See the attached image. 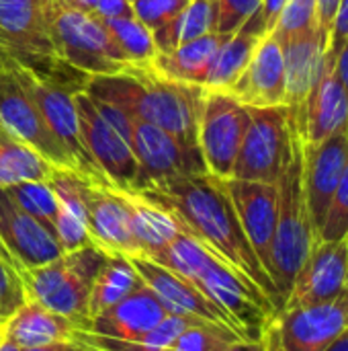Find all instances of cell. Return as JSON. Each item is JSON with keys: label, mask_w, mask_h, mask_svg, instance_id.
Listing matches in <instances>:
<instances>
[{"label": "cell", "mask_w": 348, "mask_h": 351, "mask_svg": "<svg viewBox=\"0 0 348 351\" xmlns=\"http://www.w3.org/2000/svg\"><path fill=\"white\" fill-rule=\"evenodd\" d=\"M137 195L166 210L183 232L250 280L273 302L275 311H281L273 280L252 251L222 179L209 173L183 175L148 191H139Z\"/></svg>", "instance_id": "obj_1"}, {"label": "cell", "mask_w": 348, "mask_h": 351, "mask_svg": "<svg viewBox=\"0 0 348 351\" xmlns=\"http://www.w3.org/2000/svg\"><path fill=\"white\" fill-rule=\"evenodd\" d=\"M84 93L121 109L131 119L158 125L180 144L199 150L197 125L203 101L201 86L164 80L152 72V68H137L125 74L92 76Z\"/></svg>", "instance_id": "obj_2"}, {"label": "cell", "mask_w": 348, "mask_h": 351, "mask_svg": "<svg viewBox=\"0 0 348 351\" xmlns=\"http://www.w3.org/2000/svg\"><path fill=\"white\" fill-rule=\"evenodd\" d=\"M45 8L41 0H0V72L27 70L80 93L88 78L59 58Z\"/></svg>", "instance_id": "obj_3"}, {"label": "cell", "mask_w": 348, "mask_h": 351, "mask_svg": "<svg viewBox=\"0 0 348 351\" xmlns=\"http://www.w3.org/2000/svg\"><path fill=\"white\" fill-rule=\"evenodd\" d=\"M314 239L316 234L304 189V140L295 130L291 158L277 181V228L271 255V280L279 294L281 308Z\"/></svg>", "instance_id": "obj_4"}, {"label": "cell", "mask_w": 348, "mask_h": 351, "mask_svg": "<svg viewBox=\"0 0 348 351\" xmlns=\"http://www.w3.org/2000/svg\"><path fill=\"white\" fill-rule=\"evenodd\" d=\"M107 257L109 255L98 247H84L64 253L39 269H25L18 265V274L29 300L70 319L78 331H86L90 325V290Z\"/></svg>", "instance_id": "obj_5"}, {"label": "cell", "mask_w": 348, "mask_h": 351, "mask_svg": "<svg viewBox=\"0 0 348 351\" xmlns=\"http://www.w3.org/2000/svg\"><path fill=\"white\" fill-rule=\"evenodd\" d=\"M45 10L57 53L72 70L86 78L137 70L117 47L98 16L74 10L59 0H49Z\"/></svg>", "instance_id": "obj_6"}, {"label": "cell", "mask_w": 348, "mask_h": 351, "mask_svg": "<svg viewBox=\"0 0 348 351\" xmlns=\"http://www.w3.org/2000/svg\"><path fill=\"white\" fill-rule=\"evenodd\" d=\"M74 105L92 160L115 189L133 193L137 160L131 150V119L121 109L96 101L84 90L74 95Z\"/></svg>", "instance_id": "obj_7"}, {"label": "cell", "mask_w": 348, "mask_h": 351, "mask_svg": "<svg viewBox=\"0 0 348 351\" xmlns=\"http://www.w3.org/2000/svg\"><path fill=\"white\" fill-rule=\"evenodd\" d=\"M295 125L285 105L250 107V125L242 140L232 179L277 185L291 158Z\"/></svg>", "instance_id": "obj_8"}, {"label": "cell", "mask_w": 348, "mask_h": 351, "mask_svg": "<svg viewBox=\"0 0 348 351\" xmlns=\"http://www.w3.org/2000/svg\"><path fill=\"white\" fill-rule=\"evenodd\" d=\"M348 325V286L332 300L277 311L263 327L265 351H326Z\"/></svg>", "instance_id": "obj_9"}, {"label": "cell", "mask_w": 348, "mask_h": 351, "mask_svg": "<svg viewBox=\"0 0 348 351\" xmlns=\"http://www.w3.org/2000/svg\"><path fill=\"white\" fill-rule=\"evenodd\" d=\"M10 74L16 78L21 88L31 97V101L37 105L43 119L47 121V125L51 128L55 138L62 142V146L70 154L76 175L80 179H84L86 183H92L98 187H113L109 183V179L105 177V173L98 169V165L92 160V156L84 144L78 111L74 105L76 93L62 84L45 80L33 72H27V70H16Z\"/></svg>", "instance_id": "obj_10"}, {"label": "cell", "mask_w": 348, "mask_h": 351, "mask_svg": "<svg viewBox=\"0 0 348 351\" xmlns=\"http://www.w3.org/2000/svg\"><path fill=\"white\" fill-rule=\"evenodd\" d=\"M250 125V107L222 90H205L199 111L197 144L209 175L232 179L234 165Z\"/></svg>", "instance_id": "obj_11"}, {"label": "cell", "mask_w": 348, "mask_h": 351, "mask_svg": "<svg viewBox=\"0 0 348 351\" xmlns=\"http://www.w3.org/2000/svg\"><path fill=\"white\" fill-rule=\"evenodd\" d=\"M131 150L137 160L133 193L148 191L183 175L207 173L199 150L180 144L174 136L148 121L131 119Z\"/></svg>", "instance_id": "obj_12"}, {"label": "cell", "mask_w": 348, "mask_h": 351, "mask_svg": "<svg viewBox=\"0 0 348 351\" xmlns=\"http://www.w3.org/2000/svg\"><path fill=\"white\" fill-rule=\"evenodd\" d=\"M0 123L53 169L76 175L70 154L10 72H0Z\"/></svg>", "instance_id": "obj_13"}, {"label": "cell", "mask_w": 348, "mask_h": 351, "mask_svg": "<svg viewBox=\"0 0 348 351\" xmlns=\"http://www.w3.org/2000/svg\"><path fill=\"white\" fill-rule=\"evenodd\" d=\"M80 193L92 245L107 255L142 257V249L131 228L127 193L115 187H98L84 179L80 181Z\"/></svg>", "instance_id": "obj_14"}, {"label": "cell", "mask_w": 348, "mask_h": 351, "mask_svg": "<svg viewBox=\"0 0 348 351\" xmlns=\"http://www.w3.org/2000/svg\"><path fill=\"white\" fill-rule=\"evenodd\" d=\"M348 286V241L314 239L283 308H297L336 298Z\"/></svg>", "instance_id": "obj_15"}, {"label": "cell", "mask_w": 348, "mask_h": 351, "mask_svg": "<svg viewBox=\"0 0 348 351\" xmlns=\"http://www.w3.org/2000/svg\"><path fill=\"white\" fill-rule=\"evenodd\" d=\"M347 162L348 132L334 134L320 144H304V189L316 239Z\"/></svg>", "instance_id": "obj_16"}, {"label": "cell", "mask_w": 348, "mask_h": 351, "mask_svg": "<svg viewBox=\"0 0 348 351\" xmlns=\"http://www.w3.org/2000/svg\"><path fill=\"white\" fill-rule=\"evenodd\" d=\"M224 187L252 251L271 278V255L277 228V185L226 179Z\"/></svg>", "instance_id": "obj_17"}, {"label": "cell", "mask_w": 348, "mask_h": 351, "mask_svg": "<svg viewBox=\"0 0 348 351\" xmlns=\"http://www.w3.org/2000/svg\"><path fill=\"white\" fill-rule=\"evenodd\" d=\"M127 259L131 261V265L137 271V276L142 278V282L160 298V302L166 306V311L170 315L195 317L205 323L226 327L244 339V335L238 331L234 321L219 306H215L203 292H199L191 282H187L185 278L172 274L170 269H166L146 257H127Z\"/></svg>", "instance_id": "obj_18"}, {"label": "cell", "mask_w": 348, "mask_h": 351, "mask_svg": "<svg viewBox=\"0 0 348 351\" xmlns=\"http://www.w3.org/2000/svg\"><path fill=\"white\" fill-rule=\"evenodd\" d=\"M289 113L304 144H320L334 134L348 132V95L332 64H326L302 109Z\"/></svg>", "instance_id": "obj_19"}, {"label": "cell", "mask_w": 348, "mask_h": 351, "mask_svg": "<svg viewBox=\"0 0 348 351\" xmlns=\"http://www.w3.org/2000/svg\"><path fill=\"white\" fill-rule=\"evenodd\" d=\"M0 243L25 269H39L64 255L51 226L18 210L0 189Z\"/></svg>", "instance_id": "obj_20"}, {"label": "cell", "mask_w": 348, "mask_h": 351, "mask_svg": "<svg viewBox=\"0 0 348 351\" xmlns=\"http://www.w3.org/2000/svg\"><path fill=\"white\" fill-rule=\"evenodd\" d=\"M246 107H281L285 105V64L281 43L273 35H265L246 70L226 90Z\"/></svg>", "instance_id": "obj_21"}, {"label": "cell", "mask_w": 348, "mask_h": 351, "mask_svg": "<svg viewBox=\"0 0 348 351\" xmlns=\"http://www.w3.org/2000/svg\"><path fill=\"white\" fill-rule=\"evenodd\" d=\"M168 315L170 313L160 298L146 284H142L121 302L94 317L84 333L113 341H139Z\"/></svg>", "instance_id": "obj_22"}, {"label": "cell", "mask_w": 348, "mask_h": 351, "mask_svg": "<svg viewBox=\"0 0 348 351\" xmlns=\"http://www.w3.org/2000/svg\"><path fill=\"white\" fill-rule=\"evenodd\" d=\"M330 33L322 27L281 41L285 64V107L299 111L326 68Z\"/></svg>", "instance_id": "obj_23"}, {"label": "cell", "mask_w": 348, "mask_h": 351, "mask_svg": "<svg viewBox=\"0 0 348 351\" xmlns=\"http://www.w3.org/2000/svg\"><path fill=\"white\" fill-rule=\"evenodd\" d=\"M230 37L232 35H222V33L199 37L195 41L178 45L168 53H158L150 68L164 80L203 88L219 47Z\"/></svg>", "instance_id": "obj_24"}, {"label": "cell", "mask_w": 348, "mask_h": 351, "mask_svg": "<svg viewBox=\"0 0 348 351\" xmlns=\"http://www.w3.org/2000/svg\"><path fill=\"white\" fill-rule=\"evenodd\" d=\"M76 333L78 327L70 319L33 300L25 302L6 323V339L21 350L70 343L76 339Z\"/></svg>", "instance_id": "obj_25"}, {"label": "cell", "mask_w": 348, "mask_h": 351, "mask_svg": "<svg viewBox=\"0 0 348 351\" xmlns=\"http://www.w3.org/2000/svg\"><path fill=\"white\" fill-rule=\"evenodd\" d=\"M80 177L66 171H53L49 185L57 197V216L53 222L55 239L64 253L94 247L86 226V210L80 193Z\"/></svg>", "instance_id": "obj_26"}, {"label": "cell", "mask_w": 348, "mask_h": 351, "mask_svg": "<svg viewBox=\"0 0 348 351\" xmlns=\"http://www.w3.org/2000/svg\"><path fill=\"white\" fill-rule=\"evenodd\" d=\"M131 228L142 249V257L154 261L180 232L176 220L160 206L144 199L137 193H127Z\"/></svg>", "instance_id": "obj_27"}, {"label": "cell", "mask_w": 348, "mask_h": 351, "mask_svg": "<svg viewBox=\"0 0 348 351\" xmlns=\"http://www.w3.org/2000/svg\"><path fill=\"white\" fill-rule=\"evenodd\" d=\"M217 33V0H189L187 8L164 27L156 29L154 43L158 53H168L178 45Z\"/></svg>", "instance_id": "obj_28"}, {"label": "cell", "mask_w": 348, "mask_h": 351, "mask_svg": "<svg viewBox=\"0 0 348 351\" xmlns=\"http://www.w3.org/2000/svg\"><path fill=\"white\" fill-rule=\"evenodd\" d=\"M53 167L0 123V187L49 183Z\"/></svg>", "instance_id": "obj_29"}, {"label": "cell", "mask_w": 348, "mask_h": 351, "mask_svg": "<svg viewBox=\"0 0 348 351\" xmlns=\"http://www.w3.org/2000/svg\"><path fill=\"white\" fill-rule=\"evenodd\" d=\"M142 278L133 269L131 261L123 255H109L98 269L90 298H88V317L90 321L105 313L107 308L121 302L125 296L135 292L142 286Z\"/></svg>", "instance_id": "obj_30"}, {"label": "cell", "mask_w": 348, "mask_h": 351, "mask_svg": "<svg viewBox=\"0 0 348 351\" xmlns=\"http://www.w3.org/2000/svg\"><path fill=\"white\" fill-rule=\"evenodd\" d=\"M260 39L263 37H258L256 33L246 31V29H240L238 33H234L219 47L203 88L226 93L240 78V74L246 70V66H248V62H250Z\"/></svg>", "instance_id": "obj_31"}, {"label": "cell", "mask_w": 348, "mask_h": 351, "mask_svg": "<svg viewBox=\"0 0 348 351\" xmlns=\"http://www.w3.org/2000/svg\"><path fill=\"white\" fill-rule=\"evenodd\" d=\"M107 31L111 33L117 47L135 68H150L158 56V47L154 43L152 31L139 23L135 16H117V19H101Z\"/></svg>", "instance_id": "obj_32"}, {"label": "cell", "mask_w": 348, "mask_h": 351, "mask_svg": "<svg viewBox=\"0 0 348 351\" xmlns=\"http://www.w3.org/2000/svg\"><path fill=\"white\" fill-rule=\"evenodd\" d=\"M0 189L18 210L53 228L57 216V197L49 183H18Z\"/></svg>", "instance_id": "obj_33"}, {"label": "cell", "mask_w": 348, "mask_h": 351, "mask_svg": "<svg viewBox=\"0 0 348 351\" xmlns=\"http://www.w3.org/2000/svg\"><path fill=\"white\" fill-rule=\"evenodd\" d=\"M246 341L238 333L211 323L189 327L166 351H230L236 343Z\"/></svg>", "instance_id": "obj_34"}, {"label": "cell", "mask_w": 348, "mask_h": 351, "mask_svg": "<svg viewBox=\"0 0 348 351\" xmlns=\"http://www.w3.org/2000/svg\"><path fill=\"white\" fill-rule=\"evenodd\" d=\"M25 302H29V296L18 274V263L0 243V325H6Z\"/></svg>", "instance_id": "obj_35"}, {"label": "cell", "mask_w": 348, "mask_h": 351, "mask_svg": "<svg viewBox=\"0 0 348 351\" xmlns=\"http://www.w3.org/2000/svg\"><path fill=\"white\" fill-rule=\"evenodd\" d=\"M316 27H320L318 25V0H287L277 21V27L271 35L281 43L293 35L312 31Z\"/></svg>", "instance_id": "obj_36"}, {"label": "cell", "mask_w": 348, "mask_h": 351, "mask_svg": "<svg viewBox=\"0 0 348 351\" xmlns=\"http://www.w3.org/2000/svg\"><path fill=\"white\" fill-rule=\"evenodd\" d=\"M318 239L320 241H347L348 239V162L340 177V183L330 199Z\"/></svg>", "instance_id": "obj_37"}, {"label": "cell", "mask_w": 348, "mask_h": 351, "mask_svg": "<svg viewBox=\"0 0 348 351\" xmlns=\"http://www.w3.org/2000/svg\"><path fill=\"white\" fill-rule=\"evenodd\" d=\"M133 16L144 23L152 33L166 23L174 21L189 4V0H135Z\"/></svg>", "instance_id": "obj_38"}, {"label": "cell", "mask_w": 348, "mask_h": 351, "mask_svg": "<svg viewBox=\"0 0 348 351\" xmlns=\"http://www.w3.org/2000/svg\"><path fill=\"white\" fill-rule=\"evenodd\" d=\"M263 0H217V33H238L260 8Z\"/></svg>", "instance_id": "obj_39"}, {"label": "cell", "mask_w": 348, "mask_h": 351, "mask_svg": "<svg viewBox=\"0 0 348 351\" xmlns=\"http://www.w3.org/2000/svg\"><path fill=\"white\" fill-rule=\"evenodd\" d=\"M348 41V0H340L332 27H330V39H328V51H326V64L334 66V60L338 51Z\"/></svg>", "instance_id": "obj_40"}, {"label": "cell", "mask_w": 348, "mask_h": 351, "mask_svg": "<svg viewBox=\"0 0 348 351\" xmlns=\"http://www.w3.org/2000/svg\"><path fill=\"white\" fill-rule=\"evenodd\" d=\"M287 0H263L260 8L256 10V19L265 31V35H271L277 27V21L285 8Z\"/></svg>", "instance_id": "obj_41"}, {"label": "cell", "mask_w": 348, "mask_h": 351, "mask_svg": "<svg viewBox=\"0 0 348 351\" xmlns=\"http://www.w3.org/2000/svg\"><path fill=\"white\" fill-rule=\"evenodd\" d=\"M94 16H98V19L133 16V4L129 0H96Z\"/></svg>", "instance_id": "obj_42"}, {"label": "cell", "mask_w": 348, "mask_h": 351, "mask_svg": "<svg viewBox=\"0 0 348 351\" xmlns=\"http://www.w3.org/2000/svg\"><path fill=\"white\" fill-rule=\"evenodd\" d=\"M334 72H336L338 80L343 82V86H345L348 95V41L345 43V47L338 51L336 60H334Z\"/></svg>", "instance_id": "obj_43"}, {"label": "cell", "mask_w": 348, "mask_h": 351, "mask_svg": "<svg viewBox=\"0 0 348 351\" xmlns=\"http://www.w3.org/2000/svg\"><path fill=\"white\" fill-rule=\"evenodd\" d=\"M23 351H96L80 341H70V343H55V346H47V348H35V350H23Z\"/></svg>", "instance_id": "obj_44"}, {"label": "cell", "mask_w": 348, "mask_h": 351, "mask_svg": "<svg viewBox=\"0 0 348 351\" xmlns=\"http://www.w3.org/2000/svg\"><path fill=\"white\" fill-rule=\"evenodd\" d=\"M59 2L66 4V6H70V8H74V10L94 14V4H96V0H59Z\"/></svg>", "instance_id": "obj_45"}, {"label": "cell", "mask_w": 348, "mask_h": 351, "mask_svg": "<svg viewBox=\"0 0 348 351\" xmlns=\"http://www.w3.org/2000/svg\"><path fill=\"white\" fill-rule=\"evenodd\" d=\"M326 351H348V325L345 327V331L334 339V343Z\"/></svg>", "instance_id": "obj_46"}, {"label": "cell", "mask_w": 348, "mask_h": 351, "mask_svg": "<svg viewBox=\"0 0 348 351\" xmlns=\"http://www.w3.org/2000/svg\"><path fill=\"white\" fill-rule=\"evenodd\" d=\"M230 351H265L263 350V343L260 341H240L236 343Z\"/></svg>", "instance_id": "obj_47"}, {"label": "cell", "mask_w": 348, "mask_h": 351, "mask_svg": "<svg viewBox=\"0 0 348 351\" xmlns=\"http://www.w3.org/2000/svg\"><path fill=\"white\" fill-rule=\"evenodd\" d=\"M0 351H23L21 348H16L14 343H10L8 339H4L2 341V346H0Z\"/></svg>", "instance_id": "obj_48"}, {"label": "cell", "mask_w": 348, "mask_h": 351, "mask_svg": "<svg viewBox=\"0 0 348 351\" xmlns=\"http://www.w3.org/2000/svg\"><path fill=\"white\" fill-rule=\"evenodd\" d=\"M4 339H6V325H0V346Z\"/></svg>", "instance_id": "obj_49"}, {"label": "cell", "mask_w": 348, "mask_h": 351, "mask_svg": "<svg viewBox=\"0 0 348 351\" xmlns=\"http://www.w3.org/2000/svg\"><path fill=\"white\" fill-rule=\"evenodd\" d=\"M41 2H43V4H45V6H47V4H49V0H41Z\"/></svg>", "instance_id": "obj_50"}, {"label": "cell", "mask_w": 348, "mask_h": 351, "mask_svg": "<svg viewBox=\"0 0 348 351\" xmlns=\"http://www.w3.org/2000/svg\"><path fill=\"white\" fill-rule=\"evenodd\" d=\"M129 2H135V0H129Z\"/></svg>", "instance_id": "obj_51"}, {"label": "cell", "mask_w": 348, "mask_h": 351, "mask_svg": "<svg viewBox=\"0 0 348 351\" xmlns=\"http://www.w3.org/2000/svg\"><path fill=\"white\" fill-rule=\"evenodd\" d=\"M347 241H348V239H347Z\"/></svg>", "instance_id": "obj_52"}]
</instances>
